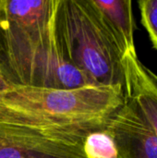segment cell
Masks as SVG:
<instances>
[{"label": "cell", "instance_id": "obj_10", "mask_svg": "<svg viewBox=\"0 0 157 158\" xmlns=\"http://www.w3.org/2000/svg\"><path fill=\"white\" fill-rule=\"evenodd\" d=\"M9 86H10V83L6 81V79L5 78V76L0 71V102L2 100L5 93L8 90Z\"/></svg>", "mask_w": 157, "mask_h": 158}, {"label": "cell", "instance_id": "obj_8", "mask_svg": "<svg viewBox=\"0 0 157 158\" xmlns=\"http://www.w3.org/2000/svg\"><path fill=\"white\" fill-rule=\"evenodd\" d=\"M82 150L87 158H118L115 143L105 131L89 134L83 141Z\"/></svg>", "mask_w": 157, "mask_h": 158}, {"label": "cell", "instance_id": "obj_7", "mask_svg": "<svg viewBox=\"0 0 157 158\" xmlns=\"http://www.w3.org/2000/svg\"><path fill=\"white\" fill-rule=\"evenodd\" d=\"M126 88L145 114L157 133V75L145 67L137 55L123 56Z\"/></svg>", "mask_w": 157, "mask_h": 158}, {"label": "cell", "instance_id": "obj_4", "mask_svg": "<svg viewBox=\"0 0 157 158\" xmlns=\"http://www.w3.org/2000/svg\"><path fill=\"white\" fill-rule=\"evenodd\" d=\"M105 131L112 137L118 158H157V133L136 101L125 94Z\"/></svg>", "mask_w": 157, "mask_h": 158}, {"label": "cell", "instance_id": "obj_9", "mask_svg": "<svg viewBox=\"0 0 157 158\" xmlns=\"http://www.w3.org/2000/svg\"><path fill=\"white\" fill-rule=\"evenodd\" d=\"M138 4L142 23L150 36L153 46L157 50V0H141Z\"/></svg>", "mask_w": 157, "mask_h": 158}, {"label": "cell", "instance_id": "obj_2", "mask_svg": "<svg viewBox=\"0 0 157 158\" xmlns=\"http://www.w3.org/2000/svg\"><path fill=\"white\" fill-rule=\"evenodd\" d=\"M124 98L120 87L54 89L10 84L0 102V126L82 144L89 134L105 131Z\"/></svg>", "mask_w": 157, "mask_h": 158}, {"label": "cell", "instance_id": "obj_1", "mask_svg": "<svg viewBox=\"0 0 157 158\" xmlns=\"http://www.w3.org/2000/svg\"><path fill=\"white\" fill-rule=\"evenodd\" d=\"M57 0H2L0 71L11 85L94 86L62 56L55 34Z\"/></svg>", "mask_w": 157, "mask_h": 158}, {"label": "cell", "instance_id": "obj_5", "mask_svg": "<svg viewBox=\"0 0 157 158\" xmlns=\"http://www.w3.org/2000/svg\"><path fill=\"white\" fill-rule=\"evenodd\" d=\"M0 158H87L82 144L0 126Z\"/></svg>", "mask_w": 157, "mask_h": 158}, {"label": "cell", "instance_id": "obj_3", "mask_svg": "<svg viewBox=\"0 0 157 158\" xmlns=\"http://www.w3.org/2000/svg\"><path fill=\"white\" fill-rule=\"evenodd\" d=\"M55 34L63 58L94 86L126 88L123 56L91 0H57Z\"/></svg>", "mask_w": 157, "mask_h": 158}, {"label": "cell", "instance_id": "obj_6", "mask_svg": "<svg viewBox=\"0 0 157 158\" xmlns=\"http://www.w3.org/2000/svg\"><path fill=\"white\" fill-rule=\"evenodd\" d=\"M97 18L111 36L118 50L125 55H137L134 45V20L130 0H91Z\"/></svg>", "mask_w": 157, "mask_h": 158}, {"label": "cell", "instance_id": "obj_11", "mask_svg": "<svg viewBox=\"0 0 157 158\" xmlns=\"http://www.w3.org/2000/svg\"><path fill=\"white\" fill-rule=\"evenodd\" d=\"M1 3H2V0H0V6H1Z\"/></svg>", "mask_w": 157, "mask_h": 158}]
</instances>
